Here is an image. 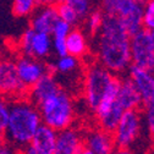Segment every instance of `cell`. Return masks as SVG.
<instances>
[{"label":"cell","instance_id":"cell-1","mask_svg":"<svg viewBox=\"0 0 154 154\" xmlns=\"http://www.w3.org/2000/svg\"><path fill=\"white\" fill-rule=\"evenodd\" d=\"M130 38L118 17L104 15L102 27L95 34L98 64L115 76L128 70L131 66Z\"/></svg>","mask_w":154,"mask_h":154},{"label":"cell","instance_id":"cell-2","mask_svg":"<svg viewBox=\"0 0 154 154\" xmlns=\"http://www.w3.org/2000/svg\"><path fill=\"white\" fill-rule=\"evenodd\" d=\"M42 125L38 108L29 100H18L10 105L8 125L3 132L5 143L17 152L29 147L37 130Z\"/></svg>","mask_w":154,"mask_h":154},{"label":"cell","instance_id":"cell-3","mask_svg":"<svg viewBox=\"0 0 154 154\" xmlns=\"http://www.w3.org/2000/svg\"><path fill=\"white\" fill-rule=\"evenodd\" d=\"M37 108L41 114L42 124L56 132L70 128L75 118L73 100L64 88L51 94Z\"/></svg>","mask_w":154,"mask_h":154},{"label":"cell","instance_id":"cell-4","mask_svg":"<svg viewBox=\"0 0 154 154\" xmlns=\"http://www.w3.org/2000/svg\"><path fill=\"white\" fill-rule=\"evenodd\" d=\"M102 12L104 15L118 17L130 37L143 29V6L141 0H105L102 2Z\"/></svg>","mask_w":154,"mask_h":154},{"label":"cell","instance_id":"cell-5","mask_svg":"<svg viewBox=\"0 0 154 154\" xmlns=\"http://www.w3.org/2000/svg\"><path fill=\"white\" fill-rule=\"evenodd\" d=\"M114 76L115 75H112L110 71H108L98 63L92 64L86 70L85 83H83L85 99L87 106L93 112L97 109L104 92L106 91L109 83L114 79Z\"/></svg>","mask_w":154,"mask_h":154},{"label":"cell","instance_id":"cell-6","mask_svg":"<svg viewBox=\"0 0 154 154\" xmlns=\"http://www.w3.org/2000/svg\"><path fill=\"white\" fill-rule=\"evenodd\" d=\"M131 65L154 71V35L147 29H141L130 38Z\"/></svg>","mask_w":154,"mask_h":154},{"label":"cell","instance_id":"cell-7","mask_svg":"<svg viewBox=\"0 0 154 154\" xmlns=\"http://www.w3.org/2000/svg\"><path fill=\"white\" fill-rule=\"evenodd\" d=\"M141 131V116L137 110H128L122 114L112 132L115 146L128 148L137 140Z\"/></svg>","mask_w":154,"mask_h":154},{"label":"cell","instance_id":"cell-8","mask_svg":"<svg viewBox=\"0 0 154 154\" xmlns=\"http://www.w3.org/2000/svg\"><path fill=\"white\" fill-rule=\"evenodd\" d=\"M15 64L18 79L27 89L32 88L43 76L49 72L48 65H45L41 60L33 59L29 56H20L15 61Z\"/></svg>","mask_w":154,"mask_h":154},{"label":"cell","instance_id":"cell-9","mask_svg":"<svg viewBox=\"0 0 154 154\" xmlns=\"http://www.w3.org/2000/svg\"><path fill=\"white\" fill-rule=\"evenodd\" d=\"M128 76L141 94L142 105L147 109L154 108V71L143 70L131 65L128 69Z\"/></svg>","mask_w":154,"mask_h":154},{"label":"cell","instance_id":"cell-10","mask_svg":"<svg viewBox=\"0 0 154 154\" xmlns=\"http://www.w3.org/2000/svg\"><path fill=\"white\" fill-rule=\"evenodd\" d=\"M57 21H59V15L56 11L55 3H38L37 9L32 14L29 28L35 33L51 34Z\"/></svg>","mask_w":154,"mask_h":154},{"label":"cell","instance_id":"cell-11","mask_svg":"<svg viewBox=\"0 0 154 154\" xmlns=\"http://www.w3.org/2000/svg\"><path fill=\"white\" fill-rule=\"evenodd\" d=\"M28 89L21 83L12 60H0V95H17Z\"/></svg>","mask_w":154,"mask_h":154},{"label":"cell","instance_id":"cell-12","mask_svg":"<svg viewBox=\"0 0 154 154\" xmlns=\"http://www.w3.org/2000/svg\"><path fill=\"white\" fill-rule=\"evenodd\" d=\"M85 147L93 154H112L115 150V142L112 133L102 128L88 132L85 138Z\"/></svg>","mask_w":154,"mask_h":154},{"label":"cell","instance_id":"cell-13","mask_svg":"<svg viewBox=\"0 0 154 154\" xmlns=\"http://www.w3.org/2000/svg\"><path fill=\"white\" fill-rule=\"evenodd\" d=\"M83 147L81 134L75 128H66L57 132L56 144L53 154H77Z\"/></svg>","mask_w":154,"mask_h":154},{"label":"cell","instance_id":"cell-14","mask_svg":"<svg viewBox=\"0 0 154 154\" xmlns=\"http://www.w3.org/2000/svg\"><path fill=\"white\" fill-rule=\"evenodd\" d=\"M61 87L55 79V76L50 72H48L45 76L38 81L32 88H29V99L31 103L35 106L39 105L43 100H45L51 94L57 92Z\"/></svg>","mask_w":154,"mask_h":154},{"label":"cell","instance_id":"cell-15","mask_svg":"<svg viewBox=\"0 0 154 154\" xmlns=\"http://www.w3.org/2000/svg\"><path fill=\"white\" fill-rule=\"evenodd\" d=\"M56 138L57 132L42 124L34 133L29 147L38 154H53L56 144Z\"/></svg>","mask_w":154,"mask_h":154},{"label":"cell","instance_id":"cell-16","mask_svg":"<svg viewBox=\"0 0 154 154\" xmlns=\"http://www.w3.org/2000/svg\"><path fill=\"white\" fill-rule=\"evenodd\" d=\"M116 100L125 111L137 110V108H140L142 105L141 94L138 93L137 88L134 87V85L131 82L130 79L121 80Z\"/></svg>","mask_w":154,"mask_h":154},{"label":"cell","instance_id":"cell-17","mask_svg":"<svg viewBox=\"0 0 154 154\" xmlns=\"http://www.w3.org/2000/svg\"><path fill=\"white\" fill-rule=\"evenodd\" d=\"M67 55L81 59L88 51V41L86 34L80 28H72L65 38Z\"/></svg>","mask_w":154,"mask_h":154},{"label":"cell","instance_id":"cell-18","mask_svg":"<svg viewBox=\"0 0 154 154\" xmlns=\"http://www.w3.org/2000/svg\"><path fill=\"white\" fill-rule=\"evenodd\" d=\"M51 43H53V38L50 34L34 32L31 44V57L41 61L42 59L48 57L51 53Z\"/></svg>","mask_w":154,"mask_h":154},{"label":"cell","instance_id":"cell-19","mask_svg":"<svg viewBox=\"0 0 154 154\" xmlns=\"http://www.w3.org/2000/svg\"><path fill=\"white\" fill-rule=\"evenodd\" d=\"M50 73H60V75H69L80 69V60L73 56L66 55L63 57H57V60L53 65H48Z\"/></svg>","mask_w":154,"mask_h":154},{"label":"cell","instance_id":"cell-20","mask_svg":"<svg viewBox=\"0 0 154 154\" xmlns=\"http://www.w3.org/2000/svg\"><path fill=\"white\" fill-rule=\"evenodd\" d=\"M55 6H56L57 15H59V20L69 23L71 27L72 26H76L79 22H81L79 20V17H77L76 12L73 11L72 6L70 5L69 0H64V2L55 3Z\"/></svg>","mask_w":154,"mask_h":154},{"label":"cell","instance_id":"cell-21","mask_svg":"<svg viewBox=\"0 0 154 154\" xmlns=\"http://www.w3.org/2000/svg\"><path fill=\"white\" fill-rule=\"evenodd\" d=\"M103 20H104V14L102 12V10H99V9L92 10L89 12V15L86 17V29H87V32H89L92 35H95L102 27Z\"/></svg>","mask_w":154,"mask_h":154},{"label":"cell","instance_id":"cell-22","mask_svg":"<svg viewBox=\"0 0 154 154\" xmlns=\"http://www.w3.org/2000/svg\"><path fill=\"white\" fill-rule=\"evenodd\" d=\"M38 6V2L34 0H15L12 4V12L17 17L32 15Z\"/></svg>","mask_w":154,"mask_h":154},{"label":"cell","instance_id":"cell-23","mask_svg":"<svg viewBox=\"0 0 154 154\" xmlns=\"http://www.w3.org/2000/svg\"><path fill=\"white\" fill-rule=\"evenodd\" d=\"M70 5L72 6L73 11L76 12L79 20H86V17L89 15V12L93 10L92 3L88 2V0H69Z\"/></svg>","mask_w":154,"mask_h":154},{"label":"cell","instance_id":"cell-24","mask_svg":"<svg viewBox=\"0 0 154 154\" xmlns=\"http://www.w3.org/2000/svg\"><path fill=\"white\" fill-rule=\"evenodd\" d=\"M142 26H143V29H147L149 32L154 31V0L144 3Z\"/></svg>","mask_w":154,"mask_h":154},{"label":"cell","instance_id":"cell-25","mask_svg":"<svg viewBox=\"0 0 154 154\" xmlns=\"http://www.w3.org/2000/svg\"><path fill=\"white\" fill-rule=\"evenodd\" d=\"M33 35H34V31L31 29V28H27L20 38V43H18V45H20V50L22 51L23 56H29L31 57V44H32Z\"/></svg>","mask_w":154,"mask_h":154},{"label":"cell","instance_id":"cell-26","mask_svg":"<svg viewBox=\"0 0 154 154\" xmlns=\"http://www.w3.org/2000/svg\"><path fill=\"white\" fill-rule=\"evenodd\" d=\"M9 115H10V104L4 97L0 95V133L4 132L8 125Z\"/></svg>","mask_w":154,"mask_h":154},{"label":"cell","instance_id":"cell-27","mask_svg":"<svg viewBox=\"0 0 154 154\" xmlns=\"http://www.w3.org/2000/svg\"><path fill=\"white\" fill-rule=\"evenodd\" d=\"M71 29H72V27L69 23L59 20V21L55 23V26H54L53 32H51L50 35H53L51 38H61V39H65Z\"/></svg>","mask_w":154,"mask_h":154},{"label":"cell","instance_id":"cell-28","mask_svg":"<svg viewBox=\"0 0 154 154\" xmlns=\"http://www.w3.org/2000/svg\"><path fill=\"white\" fill-rule=\"evenodd\" d=\"M51 50L55 53V55H56L57 57L66 56V55H67V49H66L65 39H61V38H53Z\"/></svg>","mask_w":154,"mask_h":154},{"label":"cell","instance_id":"cell-29","mask_svg":"<svg viewBox=\"0 0 154 154\" xmlns=\"http://www.w3.org/2000/svg\"><path fill=\"white\" fill-rule=\"evenodd\" d=\"M146 121H147V127H148L149 133L152 134V136H154V108L147 109Z\"/></svg>","mask_w":154,"mask_h":154},{"label":"cell","instance_id":"cell-30","mask_svg":"<svg viewBox=\"0 0 154 154\" xmlns=\"http://www.w3.org/2000/svg\"><path fill=\"white\" fill-rule=\"evenodd\" d=\"M0 154H18V152L14 147H11L10 144L4 143L2 147H0Z\"/></svg>","mask_w":154,"mask_h":154},{"label":"cell","instance_id":"cell-31","mask_svg":"<svg viewBox=\"0 0 154 154\" xmlns=\"http://www.w3.org/2000/svg\"><path fill=\"white\" fill-rule=\"evenodd\" d=\"M112 154H132V152L128 148H118L112 152Z\"/></svg>","mask_w":154,"mask_h":154},{"label":"cell","instance_id":"cell-32","mask_svg":"<svg viewBox=\"0 0 154 154\" xmlns=\"http://www.w3.org/2000/svg\"><path fill=\"white\" fill-rule=\"evenodd\" d=\"M77 154H93V153H92V152H91L89 149H87V148H86V147L83 146V147H82V148L80 149V152L77 153Z\"/></svg>","mask_w":154,"mask_h":154},{"label":"cell","instance_id":"cell-33","mask_svg":"<svg viewBox=\"0 0 154 154\" xmlns=\"http://www.w3.org/2000/svg\"><path fill=\"white\" fill-rule=\"evenodd\" d=\"M23 154H38L35 150H33L31 147H27L25 150H23Z\"/></svg>","mask_w":154,"mask_h":154},{"label":"cell","instance_id":"cell-34","mask_svg":"<svg viewBox=\"0 0 154 154\" xmlns=\"http://www.w3.org/2000/svg\"><path fill=\"white\" fill-rule=\"evenodd\" d=\"M5 143V140H4V136H3V133H0V147H2L3 144Z\"/></svg>","mask_w":154,"mask_h":154},{"label":"cell","instance_id":"cell-35","mask_svg":"<svg viewBox=\"0 0 154 154\" xmlns=\"http://www.w3.org/2000/svg\"><path fill=\"white\" fill-rule=\"evenodd\" d=\"M152 33H153V35H154V31H153V32H152Z\"/></svg>","mask_w":154,"mask_h":154}]
</instances>
